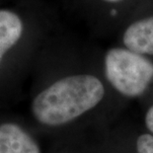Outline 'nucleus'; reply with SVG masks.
<instances>
[{
  "mask_svg": "<svg viewBox=\"0 0 153 153\" xmlns=\"http://www.w3.org/2000/svg\"><path fill=\"white\" fill-rule=\"evenodd\" d=\"M145 123L147 128L153 133V106L148 110L145 117Z\"/></svg>",
  "mask_w": 153,
  "mask_h": 153,
  "instance_id": "nucleus-7",
  "label": "nucleus"
},
{
  "mask_svg": "<svg viewBox=\"0 0 153 153\" xmlns=\"http://www.w3.org/2000/svg\"><path fill=\"white\" fill-rule=\"evenodd\" d=\"M105 1H108V2H118V1H120V0H105Z\"/></svg>",
  "mask_w": 153,
  "mask_h": 153,
  "instance_id": "nucleus-8",
  "label": "nucleus"
},
{
  "mask_svg": "<svg viewBox=\"0 0 153 153\" xmlns=\"http://www.w3.org/2000/svg\"><path fill=\"white\" fill-rule=\"evenodd\" d=\"M0 153H41L32 135L17 123L0 122Z\"/></svg>",
  "mask_w": 153,
  "mask_h": 153,
  "instance_id": "nucleus-3",
  "label": "nucleus"
},
{
  "mask_svg": "<svg viewBox=\"0 0 153 153\" xmlns=\"http://www.w3.org/2000/svg\"><path fill=\"white\" fill-rule=\"evenodd\" d=\"M104 94L103 84L95 76H66L51 84L35 97L31 105L32 114L42 125L59 126L96 107Z\"/></svg>",
  "mask_w": 153,
  "mask_h": 153,
  "instance_id": "nucleus-1",
  "label": "nucleus"
},
{
  "mask_svg": "<svg viewBox=\"0 0 153 153\" xmlns=\"http://www.w3.org/2000/svg\"><path fill=\"white\" fill-rule=\"evenodd\" d=\"M23 33L21 19L15 13L0 10V63L3 56L20 40Z\"/></svg>",
  "mask_w": 153,
  "mask_h": 153,
  "instance_id": "nucleus-5",
  "label": "nucleus"
},
{
  "mask_svg": "<svg viewBox=\"0 0 153 153\" xmlns=\"http://www.w3.org/2000/svg\"><path fill=\"white\" fill-rule=\"evenodd\" d=\"M105 71L107 79L117 91L126 97H137L153 78V63L134 51L112 48L106 54Z\"/></svg>",
  "mask_w": 153,
  "mask_h": 153,
  "instance_id": "nucleus-2",
  "label": "nucleus"
},
{
  "mask_svg": "<svg viewBox=\"0 0 153 153\" xmlns=\"http://www.w3.org/2000/svg\"><path fill=\"white\" fill-rule=\"evenodd\" d=\"M137 153H153V135L141 134L136 141Z\"/></svg>",
  "mask_w": 153,
  "mask_h": 153,
  "instance_id": "nucleus-6",
  "label": "nucleus"
},
{
  "mask_svg": "<svg viewBox=\"0 0 153 153\" xmlns=\"http://www.w3.org/2000/svg\"><path fill=\"white\" fill-rule=\"evenodd\" d=\"M123 43L128 50L139 54H153V16L136 21L126 29Z\"/></svg>",
  "mask_w": 153,
  "mask_h": 153,
  "instance_id": "nucleus-4",
  "label": "nucleus"
}]
</instances>
